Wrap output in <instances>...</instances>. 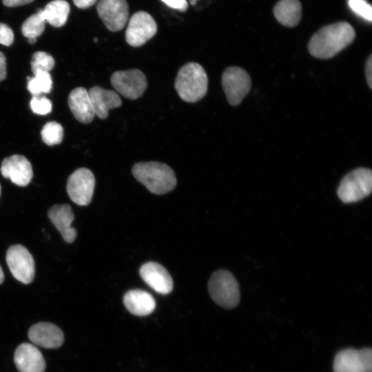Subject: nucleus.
<instances>
[{"label":"nucleus","mask_w":372,"mask_h":372,"mask_svg":"<svg viewBox=\"0 0 372 372\" xmlns=\"http://www.w3.org/2000/svg\"><path fill=\"white\" fill-rule=\"evenodd\" d=\"M96 0H73L76 7L81 9L87 8L96 3Z\"/></svg>","instance_id":"34"},{"label":"nucleus","mask_w":372,"mask_h":372,"mask_svg":"<svg viewBox=\"0 0 372 372\" xmlns=\"http://www.w3.org/2000/svg\"><path fill=\"white\" fill-rule=\"evenodd\" d=\"M41 10L45 22L59 28L65 24L70 8L69 3L65 0H53Z\"/></svg>","instance_id":"22"},{"label":"nucleus","mask_w":372,"mask_h":372,"mask_svg":"<svg viewBox=\"0 0 372 372\" xmlns=\"http://www.w3.org/2000/svg\"><path fill=\"white\" fill-rule=\"evenodd\" d=\"M68 105L77 121L82 123L92 121L95 114L87 91L84 87H76L70 94Z\"/></svg>","instance_id":"19"},{"label":"nucleus","mask_w":372,"mask_h":372,"mask_svg":"<svg viewBox=\"0 0 372 372\" xmlns=\"http://www.w3.org/2000/svg\"><path fill=\"white\" fill-rule=\"evenodd\" d=\"M111 84L116 92L132 100L141 97L147 86L145 74L138 69L114 72Z\"/></svg>","instance_id":"8"},{"label":"nucleus","mask_w":372,"mask_h":372,"mask_svg":"<svg viewBox=\"0 0 372 372\" xmlns=\"http://www.w3.org/2000/svg\"><path fill=\"white\" fill-rule=\"evenodd\" d=\"M48 217L65 242L71 243L75 240L76 231L71 227L74 216L70 205L63 204L52 206L48 211Z\"/></svg>","instance_id":"18"},{"label":"nucleus","mask_w":372,"mask_h":372,"mask_svg":"<svg viewBox=\"0 0 372 372\" xmlns=\"http://www.w3.org/2000/svg\"><path fill=\"white\" fill-rule=\"evenodd\" d=\"M32 111L39 115H45L52 111L51 101L44 96H32L30 102Z\"/></svg>","instance_id":"28"},{"label":"nucleus","mask_w":372,"mask_h":372,"mask_svg":"<svg viewBox=\"0 0 372 372\" xmlns=\"http://www.w3.org/2000/svg\"><path fill=\"white\" fill-rule=\"evenodd\" d=\"M371 190V170L360 167L352 170L342 178L337 193L343 203H351L359 201L369 196Z\"/></svg>","instance_id":"5"},{"label":"nucleus","mask_w":372,"mask_h":372,"mask_svg":"<svg viewBox=\"0 0 372 372\" xmlns=\"http://www.w3.org/2000/svg\"><path fill=\"white\" fill-rule=\"evenodd\" d=\"M333 372H372V350L347 348L338 351L333 364Z\"/></svg>","instance_id":"6"},{"label":"nucleus","mask_w":372,"mask_h":372,"mask_svg":"<svg viewBox=\"0 0 372 372\" xmlns=\"http://www.w3.org/2000/svg\"><path fill=\"white\" fill-rule=\"evenodd\" d=\"M168 7L179 10L180 12H185L188 8V3L186 0H161Z\"/></svg>","instance_id":"30"},{"label":"nucleus","mask_w":372,"mask_h":372,"mask_svg":"<svg viewBox=\"0 0 372 372\" xmlns=\"http://www.w3.org/2000/svg\"><path fill=\"white\" fill-rule=\"evenodd\" d=\"M37 40V39L30 38V39H28V42L31 44H33L36 43Z\"/></svg>","instance_id":"36"},{"label":"nucleus","mask_w":372,"mask_h":372,"mask_svg":"<svg viewBox=\"0 0 372 372\" xmlns=\"http://www.w3.org/2000/svg\"><path fill=\"white\" fill-rule=\"evenodd\" d=\"M97 12L106 28L113 32L122 30L129 18L126 0H100Z\"/></svg>","instance_id":"12"},{"label":"nucleus","mask_w":372,"mask_h":372,"mask_svg":"<svg viewBox=\"0 0 372 372\" xmlns=\"http://www.w3.org/2000/svg\"><path fill=\"white\" fill-rule=\"evenodd\" d=\"M347 3L354 13L369 22L371 21L372 8L365 0H348Z\"/></svg>","instance_id":"27"},{"label":"nucleus","mask_w":372,"mask_h":372,"mask_svg":"<svg viewBox=\"0 0 372 372\" xmlns=\"http://www.w3.org/2000/svg\"><path fill=\"white\" fill-rule=\"evenodd\" d=\"M88 94L95 115L101 119L108 116L110 110L118 107L122 104L121 99L116 92L99 86L90 88Z\"/></svg>","instance_id":"17"},{"label":"nucleus","mask_w":372,"mask_h":372,"mask_svg":"<svg viewBox=\"0 0 372 372\" xmlns=\"http://www.w3.org/2000/svg\"><path fill=\"white\" fill-rule=\"evenodd\" d=\"M3 280H4V274L0 266V285L3 282Z\"/></svg>","instance_id":"35"},{"label":"nucleus","mask_w":372,"mask_h":372,"mask_svg":"<svg viewBox=\"0 0 372 372\" xmlns=\"http://www.w3.org/2000/svg\"><path fill=\"white\" fill-rule=\"evenodd\" d=\"M14 41V34L10 27L0 23V43L6 46L10 45Z\"/></svg>","instance_id":"29"},{"label":"nucleus","mask_w":372,"mask_h":372,"mask_svg":"<svg viewBox=\"0 0 372 372\" xmlns=\"http://www.w3.org/2000/svg\"><path fill=\"white\" fill-rule=\"evenodd\" d=\"M1 185H0V195H1Z\"/></svg>","instance_id":"38"},{"label":"nucleus","mask_w":372,"mask_h":372,"mask_svg":"<svg viewBox=\"0 0 372 372\" xmlns=\"http://www.w3.org/2000/svg\"><path fill=\"white\" fill-rule=\"evenodd\" d=\"M157 32L153 17L145 11H138L130 18L125 31V40L133 47H139L152 39Z\"/></svg>","instance_id":"11"},{"label":"nucleus","mask_w":372,"mask_h":372,"mask_svg":"<svg viewBox=\"0 0 372 372\" xmlns=\"http://www.w3.org/2000/svg\"><path fill=\"white\" fill-rule=\"evenodd\" d=\"M41 138L48 145L52 146L59 144L63 138V128L61 125L55 121L48 122L42 128Z\"/></svg>","instance_id":"25"},{"label":"nucleus","mask_w":372,"mask_h":372,"mask_svg":"<svg viewBox=\"0 0 372 372\" xmlns=\"http://www.w3.org/2000/svg\"><path fill=\"white\" fill-rule=\"evenodd\" d=\"M248 73L239 67L227 68L222 75V85L228 102L231 105L240 104L251 88Z\"/></svg>","instance_id":"7"},{"label":"nucleus","mask_w":372,"mask_h":372,"mask_svg":"<svg viewBox=\"0 0 372 372\" xmlns=\"http://www.w3.org/2000/svg\"><path fill=\"white\" fill-rule=\"evenodd\" d=\"M34 0H2L3 3L8 7H17L30 3Z\"/></svg>","instance_id":"33"},{"label":"nucleus","mask_w":372,"mask_h":372,"mask_svg":"<svg viewBox=\"0 0 372 372\" xmlns=\"http://www.w3.org/2000/svg\"><path fill=\"white\" fill-rule=\"evenodd\" d=\"M54 64L52 56L45 52H36L32 56L31 68L33 73L38 70L50 72L53 69Z\"/></svg>","instance_id":"26"},{"label":"nucleus","mask_w":372,"mask_h":372,"mask_svg":"<svg viewBox=\"0 0 372 372\" xmlns=\"http://www.w3.org/2000/svg\"><path fill=\"white\" fill-rule=\"evenodd\" d=\"M95 186L92 172L85 167L75 170L69 177L67 192L70 199L76 205H87L92 200Z\"/></svg>","instance_id":"10"},{"label":"nucleus","mask_w":372,"mask_h":372,"mask_svg":"<svg viewBox=\"0 0 372 372\" xmlns=\"http://www.w3.org/2000/svg\"><path fill=\"white\" fill-rule=\"evenodd\" d=\"M208 78L203 68L195 62L181 67L175 81V89L180 98L188 103L203 99L207 92Z\"/></svg>","instance_id":"3"},{"label":"nucleus","mask_w":372,"mask_h":372,"mask_svg":"<svg viewBox=\"0 0 372 372\" xmlns=\"http://www.w3.org/2000/svg\"><path fill=\"white\" fill-rule=\"evenodd\" d=\"M1 173L14 184L25 187L31 181L32 168L30 161L22 155L14 154L6 158L1 166Z\"/></svg>","instance_id":"13"},{"label":"nucleus","mask_w":372,"mask_h":372,"mask_svg":"<svg viewBox=\"0 0 372 372\" xmlns=\"http://www.w3.org/2000/svg\"><path fill=\"white\" fill-rule=\"evenodd\" d=\"M45 21L44 20L41 10L29 17L21 26V32L28 39H37L45 30Z\"/></svg>","instance_id":"24"},{"label":"nucleus","mask_w":372,"mask_h":372,"mask_svg":"<svg viewBox=\"0 0 372 372\" xmlns=\"http://www.w3.org/2000/svg\"><path fill=\"white\" fill-rule=\"evenodd\" d=\"M365 75L366 82L370 89L372 88V55L371 54L367 59L365 65Z\"/></svg>","instance_id":"31"},{"label":"nucleus","mask_w":372,"mask_h":372,"mask_svg":"<svg viewBox=\"0 0 372 372\" xmlns=\"http://www.w3.org/2000/svg\"><path fill=\"white\" fill-rule=\"evenodd\" d=\"M142 279L158 293L166 295L173 289V280L167 269L161 265L148 262L139 270Z\"/></svg>","instance_id":"14"},{"label":"nucleus","mask_w":372,"mask_h":372,"mask_svg":"<svg viewBox=\"0 0 372 372\" xmlns=\"http://www.w3.org/2000/svg\"><path fill=\"white\" fill-rule=\"evenodd\" d=\"M34 74V77L27 78V88L30 94L33 96H38L42 93L50 92L52 80L49 72L38 70Z\"/></svg>","instance_id":"23"},{"label":"nucleus","mask_w":372,"mask_h":372,"mask_svg":"<svg viewBox=\"0 0 372 372\" xmlns=\"http://www.w3.org/2000/svg\"><path fill=\"white\" fill-rule=\"evenodd\" d=\"M134 178L152 193L164 194L176 185V178L167 165L156 161L140 162L132 169Z\"/></svg>","instance_id":"2"},{"label":"nucleus","mask_w":372,"mask_h":372,"mask_svg":"<svg viewBox=\"0 0 372 372\" xmlns=\"http://www.w3.org/2000/svg\"><path fill=\"white\" fill-rule=\"evenodd\" d=\"M6 262L12 276L23 284L30 283L34 277V260L29 251L21 245L9 247Z\"/></svg>","instance_id":"9"},{"label":"nucleus","mask_w":372,"mask_h":372,"mask_svg":"<svg viewBox=\"0 0 372 372\" xmlns=\"http://www.w3.org/2000/svg\"><path fill=\"white\" fill-rule=\"evenodd\" d=\"M14 362L19 372H44L45 369L42 353L29 343H23L16 349Z\"/></svg>","instance_id":"15"},{"label":"nucleus","mask_w":372,"mask_h":372,"mask_svg":"<svg viewBox=\"0 0 372 372\" xmlns=\"http://www.w3.org/2000/svg\"><path fill=\"white\" fill-rule=\"evenodd\" d=\"M28 338L34 344L46 349L58 348L64 341L62 331L49 322H39L32 325L28 331Z\"/></svg>","instance_id":"16"},{"label":"nucleus","mask_w":372,"mask_h":372,"mask_svg":"<svg viewBox=\"0 0 372 372\" xmlns=\"http://www.w3.org/2000/svg\"><path fill=\"white\" fill-rule=\"evenodd\" d=\"M6 59L5 55L0 52V81L6 78Z\"/></svg>","instance_id":"32"},{"label":"nucleus","mask_w":372,"mask_h":372,"mask_svg":"<svg viewBox=\"0 0 372 372\" xmlns=\"http://www.w3.org/2000/svg\"><path fill=\"white\" fill-rule=\"evenodd\" d=\"M123 303L131 313L138 316L150 314L156 307L153 296L148 292L140 289L126 292L123 296Z\"/></svg>","instance_id":"20"},{"label":"nucleus","mask_w":372,"mask_h":372,"mask_svg":"<svg viewBox=\"0 0 372 372\" xmlns=\"http://www.w3.org/2000/svg\"><path fill=\"white\" fill-rule=\"evenodd\" d=\"M276 20L287 27L298 24L302 17V5L299 0H280L273 8Z\"/></svg>","instance_id":"21"},{"label":"nucleus","mask_w":372,"mask_h":372,"mask_svg":"<svg viewBox=\"0 0 372 372\" xmlns=\"http://www.w3.org/2000/svg\"><path fill=\"white\" fill-rule=\"evenodd\" d=\"M355 36V30L349 23L336 22L318 30L310 39L308 49L314 57L329 59L351 43Z\"/></svg>","instance_id":"1"},{"label":"nucleus","mask_w":372,"mask_h":372,"mask_svg":"<svg viewBox=\"0 0 372 372\" xmlns=\"http://www.w3.org/2000/svg\"><path fill=\"white\" fill-rule=\"evenodd\" d=\"M208 289L211 299L218 305L231 309L240 301V289L233 274L220 269L215 271L208 282Z\"/></svg>","instance_id":"4"},{"label":"nucleus","mask_w":372,"mask_h":372,"mask_svg":"<svg viewBox=\"0 0 372 372\" xmlns=\"http://www.w3.org/2000/svg\"><path fill=\"white\" fill-rule=\"evenodd\" d=\"M197 1L198 0H190V4L194 6L196 5Z\"/></svg>","instance_id":"37"}]
</instances>
